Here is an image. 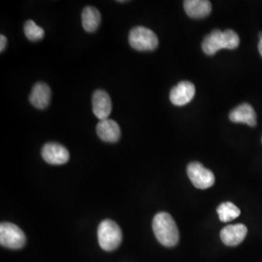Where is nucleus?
I'll use <instances>...</instances> for the list:
<instances>
[{
	"instance_id": "obj_1",
	"label": "nucleus",
	"mask_w": 262,
	"mask_h": 262,
	"mask_svg": "<svg viewBox=\"0 0 262 262\" xmlns=\"http://www.w3.org/2000/svg\"><path fill=\"white\" fill-rule=\"evenodd\" d=\"M152 230L158 241L164 247L172 248L179 243L180 233L172 215L161 212L155 215L152 221Z\"/></svg>"
},
{
	"instance_id": "obj_2",
	"label": "nucleus",
	"mask_w": 262,
	"mask_h": 262,
	"mask_svg": "<svg viewBox=\"0 0 262 262\" xmlns=\"http://www.w3.org/2000/svg\"><path fill=\"white\" fill-rule=\"evenodd\" d=\"M240 45V38L234 30H213L202 42V50L208 56H213L222 49L234 50Z\"/></svg>"
},
{
	"instance_id": "obj_3",
	"label": "nucleus",
	"mask_w": 262,
	"mask_h": 262,
	"mask_svg": "<svg viewBox=\"0 0 262 262\" xmlns=\"http://www.w3.org/2000/svg\"><path fill=\"white\" fill-rule=\"evenodd\" d=\"M97 237L99 245L104 251L112 252L122 243V229L112 220H104L98 226Z\"/></svg>"
},
{
	"instance_id": "obj_4",
	"label": "nucleus",
	"mask_w": 262,
	"mask_h": 262,
	"mask_svg": "<svg viewBox=\"0 0 262 262\" xmlns=\"http://www.w3.org/2000/svg\"><path fill=\"white\" fill-rule=\"evenodd\" d=\"M128 41L131 47L137 51H154L159 46V38L156 33L144 27L132 28Z\"/></svg>"
},
{
	"instance_id": "obj_5",
	"label": "nucleus",
	"mask_w": 262,
	"mask_h": 262,
	"mask_svg": "<svg viewBox=\"0 0 262 262\" xmlns=\"http://www.w3.org/2000/svg\"><path fill=\"white\" fill-rule=\"evenodd\" d=\"M27 242L26 234L18 225L12 223H1L0 225V244L2 247L19 250Z\"/></svg>"
},
{
	"instance_id": "obj_6",
	"label": "nucleus",
	"mask_w": 262,
	"mask_h": 262,
	"mask_svg": "<svg viewBox=\"0 0 262 262\" xmlns=\"http://www.w3.org/2000/svg\"><path fill=\"white\" fill-rule=\"evenodd\" d=\"M187 176L192 185L199 189H206L214 186L215 175L214 173L204 167L200 162H191L187 165Z\"/></svg>"
},
{
	"instance_id": "obj_7",
	"label": "nucleus",
	"mask_w": 262,
	"mask_h": 262,
	"mask_svg": "<svg viewBox=\"0 0 262 262\" xmlns=\"http://www.w3.org/2000/svg\"><path fill=\"white\" fill-rule=\"evenodd\" d=\"M42 158L53 165H61L69 160V151L60 144L47 143L42 149Z\"/></svg>"
},
{
	"instance_id": "obj_8",
	"label": "nucleus",
	"mask_w": 262,
	"mask_h": 262,
	"mask_svg": "<svg viewBox=\"0 0 262 262\" xmlns=\"http://www.w3.org/2000/svg\"><path fill=\"white\" fill-rule=\"evenodd\" d=\"M195 95L194 84L187 81L180 82L170 92V101L176 106H184L189 103Z\"/></svg>"
},
{
	"instance_id": "obj_9",
	"label": "nucleus",
	"mask_w": 262,
	"mask_h": 262,
	"mask_svg": "<svg viewBox=\"0 0 262 262\" xmlns=\"http://www.w3.org/2000/svg\"><path fill=\"white\" fill-rule=\"evenodd\" d=\"M93 111L100 121L108 119L112 112V101L109 94L102 90H97L93 95Z\"/></svg>"
},
{
	"instance_id": "obj_10",
	"label": "nucleus",
	"mask_w": 262,
	"mask_h": 262,
	"mask_svg": "<svg viewBox=\"0 0 262 262\" xmlns=\"http://www.w3.org/2000/svg\"><path fill=\"white\" fill-rule=\"evenodd\" d=\"M247 233L248 228L242 224L227 225L221 231V239L226 246L235 247L243 242Z\"/></svg>"
},
{
	"instance_id": "obj_11",
	"label": "nucleus",
	"mask_w": 262,
	"mask_h": 262,
	"mask_svg": "<svg viewBox=\"0 0 262 262\" xmlns=\"http://www.w3.org/2000/svg\"><path fill=\"white\" fill-rule=\"evenodd\" d=\"M96 132L104 142L116 143L121 138V127L119 123L113 120H102L96 125Z\"/></svg>"
},
{
	"instance_id": "obj_12",
	"label": "nucleus",
	"mask_w": 262,
	"mask_h": 262,
	"mask_svg": "<svg viewBox=\"0 0 262 262\" xmlns=\"http://www.w3.org/2000/svg\"><path fill=\"white\" fill-rule=\"evenodd\" d=\"M229 119L236 123H245L250 126L256 125V114L253 107L248 103L241 104L234 108L229 114Z\"/></svg>"
},
{
	"instance_id": "obj_13",
	"label": "nucleus",
	"mask_w": 262,
	"mask_h": 262,
	"mask_svg": "<svg viewBox=\"0 0 262 262\" xmlns=\"http://www.w3.org/2000/svg\"><path fill=\"white\" fill-rule=\"evenodd\" d=\"M184 8L187 16L192 19H202L210 15L212 4L208 0H186Z\"/></svg>"
},
{
	"instance_id": "obj_14",
	"label": "nucleus",
	"mask_w": 262,
	"mask_h": 262,
	"mask_svg": "<svg viewBox=\"0 0 262 262\" xmlns=\"http://www.w3.org/2000/svg\"><path fill=\"white\" fill-rule=\"evenodd\" d=\"M51 89L45 83H37L32 88L29 95V101L38 109H45L51 102Z\"/></svg>"
},
{
	"instance_id": "obj_15",
	"label": "nucleus",
	"mask_w": 262,
	"mask_h": 262,
	"mask_svg": "<svg viewBox=\"0 0 262 262\" xmlns=\"http://www.w3.org/2000/svg\"><path fill=\"white\" fill-rule=\"evenodd\" d=\"M100 20H101V16L99 11L92 7V6H88L83 10L82 13V25L85 31L88 32H94L95 31L99 25H100Z\"/></svg>"
},
{
	"instance_id": "obj_16",
	"label": "nucleus",
	"mask_w": 262,
	"mask_h": 262,
	"mask_svg": "<svg viewBox=\"0 0 262 262\" xmlns=\"http://www.w3.org/2000/svg\"><path fill=\"white\" fill-rule=\"evenodd\" d=\"M217 215L223 223H228L231 222L235 219H237L240 214L241 211L238 207L233 204L232 202H225L222 203L216 209Z\"/></svg>"
},
{
	"instance_id": "obj_17",
	"label": "nucleus",
	"mask_w": 262,
	"mask_h": 262,
	"mask_svg": "<svg viewBox=\"0 0 262 262\" xmlns=\"http://www.w3.org/2000/svg\"><path fill=\"white\" fill-rule=\"evenodd\" d=\"M25 34L30 41H39L44 37L45 31L37 26L33 20L28 19L25 24Z\"/></svg>"
},
{
	"instance_id": "obj_18",
	"label": "nucleus",
	"mask_w": 262,
	"mask_h": 262,
	"mask_svg": "<svg viewBox=\"0 0 262 262\" xmlns=\"http://www.w3.org/2000/svg\"><path fill=\"white\" fill-rule=\"evenodd\" d=\"M7 45V38L4 35L0 36V52H3Z\"/></svg>"
},
{
	"instance_id": "obj_19",
	"label": "nucleus",
	"mask_w": 262,
	"mask_h": 262,
	"mask_svg": "<svg viewBox=\"0 0 262 262\" xmlns=\"http://www.w3.org/2000/svg\"><path fill=\"white\" fill-rule=\"evenodd\" d=\"M258 51L262 56V33L259 34V43H258Z\"/></svg>"
}]
</instances>
